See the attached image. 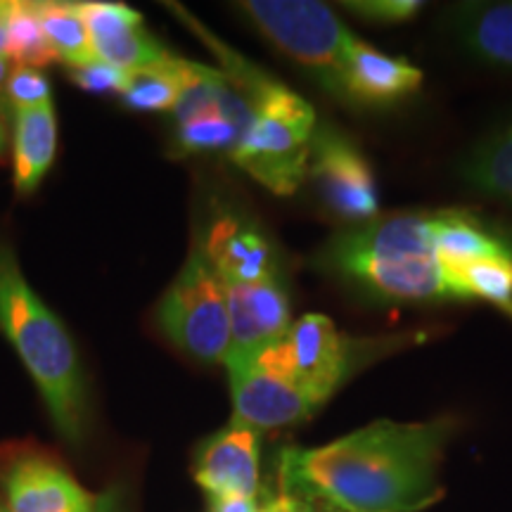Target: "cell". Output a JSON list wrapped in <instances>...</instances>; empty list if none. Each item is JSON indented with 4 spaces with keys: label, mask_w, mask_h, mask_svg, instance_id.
Here are the masks:
<instances>
[{
    "label": "cell",
    "mask_w": 512,
    "mask_h": 512,
    "mask_svg": "<svg viewBox=\"0 0 512 512\" xmlns=\"http://www.w3.org/2000/svg\"><path fill=\"white\" fill-rule=\"evenodd\" d=\"M451 420H380L318 448H285L280 494L339 512H418L444 496L439 463Z\"/></svg>",
    "instance_id": "cell-1"
},
{
    "label": "cell",
    "mask_w": 512,
    "mask_h": 512,
    "mask_svg": "<svg viewBox=\"0 0 512 512\" xmlns=\"http://www.w3.org/2000/svg\"><path fill=\"white\" fill-rule=\"evenodd\" d=\"M320 271L380 304H434L472 299L448 273L430 233V214L408 211L337 233L316 256Z\"/></svg>",
    "instance_id": "cell-2"
},
{
    "label": "cell",
    "mask_w": 512,
    "mask_h": 512,
    "mask_svg": "<svg viewBox=\"0 0 512 512\" xmlns=\"http://www.w3.org/2000/svg\"><path fill=\"white\" fill-rule=\"evenodd\" d=\"M185 22L195 27L204 43H209L221 60V72L228 76L254 107L252 124L238 147L230 152L233 164L275 195H292L309 174L311 138L318 121L313 107L302 95L261 72L252 62L223 46L195 19Z\"/></svg>",
    "instance_id": "cell-3"
},
{
    "label": "cell",
    "mask_w": 512,
    "mask_h": 512,
    "mask_svg": "<svg viewBox=\"0 0 512 512\" xmlns=\"http://www.w3.org/2000/svg\"><path fill=\"white\" fill-rule=\"evenodd\" d=\"M0 328L27 366L55 427L69 441L86 432V384L67 328L31 290L10 245L0 242Z\"/></svg>",
    "instance_id": "cell-4"
},
{
    "label": "cell",
    "mask_w": 512,
    "mask_h": 512,
    "mask_svg": "<svg viewBox=\"0 0 512 512\" xmlns=\"http://www.w3.org/2000/svg\"><path fill=\"white\" fill-rule=\"evenodd\" d=\"M408 342V337L354 339L339 332L330 318L309 313L294 320L287 335L266 349V354L323 408L351 375Z\"/></svg>",
    "instance_id": "cell-5"
},
{
    "label": "cell",
    "mask_w": 512,
    "mask_h": 512,
    "mask_svg": "<svg viewBox=\"0 0 512 512\" xmlns=\"http://www.w3.org/2000/svg\"><path fill=\"white\" fill-rule=\"evenodd\" d=\"M238 8L266 41L344 102L342 72L356 34L330 5L313 0H247Z\"/></svg>",
    "instance_id": "cell-6"
},
{
    "label": "cell",
    "mask_w": 512,
    "mask_h": 512,
    "mask_svg": "<svg viewBox=\"0 0 512 512\" xmlns=\"http://www.w3.org/2000/svg\"><path fill=\"white\" fill-rule=\"evenodd\" d=\"M159 328L178 349L202 363H223L230 347L226 283L197 240L181 273L157 306Z\"/></svg>",
    "instance_id": "cell-7"
},
{
    "label": "cell",
    "mask_w": 512,
    "mask_h": 512,
    "mask_svg": "<svg viewBox=\"0 0 512 512\" xmlns=\"http://www.w3.org/2000/svg\"><path fill=\"white\" fill-rule=\"evenodd\" d=\"M320 200L339 219L361 226L377 219L373 171L351 140L335 126L318 124L311 138L309 174Z\"/></svg>",
    "instance_id": "cell-8"
},
{
    "label": "cell",
    "mask_w": 512,
    "mask_h": 512,
    "mask_svg": "<svg viewBox=\"0 0 512 512\" xmlns=\"http://www.w3.org/2000/svg\"><path fill=\"white\" fill-rule=\"evenodd\" d=\"M228 368L233 422L254 432L278 430L311 418L318 406L266 351Z\"/></svg>",
    "instance_id": "cell-9"
},
{
    "label": "cell",
    "mask_w": 512,
    "mask_h": 512,
    "mask_svg": "<svg viewBox=\"0 0 512 512\" xmlns=\"http://www.w3.org/2000/svg\"><path fill=\"white\" fill-rule=\"evenodd\" d=\"M226 292L230 318L226 366L259 356L287 335L292 325L290 297L280 275L259 283H226Z\"/></svg>",
    "instance_id": "cell-10"
},
{
    "label": "cell",
    "mask_w": 512,
    "mask_h": 512,
    "mask_svg": "<svg viewBox=\"0 0 512 512\" xmlns=\"http://www.w3.org/2000/svg\"><path fill=\"white\" fill-rule=\"evenodd\" d=\"M95 57L124 72L157 67L171 57L162 43L145 29L143 17L121 3H79Z\"/></svg>",
    "instance_id": "cell-11"
},
{
    "label": "cell",
    "mask_w": 512,
    "mask_h": 512,
    "mask_svg": "<svg viewBox=\"0 0 512 512\" xmlns=\"http://www.w3.org/2000/svg\"><path fill=\"white\" fill-rule=\"evenodd\" d=\"M195 479L209 498H256L259 494V432L230 422L195 453Z\"/></svg>",
    "instance_id": "cell-12"
},
{
    "label": "cell",
    "mask_w": 512,
    "mask_h": 512,
    "mask_svg": "<svg viewBox=\"0 0 512 512\" xmlns=\"http://www.w3.org/2000/svg\"><path fill=\"white\" fill-rule=\"evenodd\" d=\"M422 83V72L403 57L384 55L354 36L342 72L347 105L392 107L411 98Z\"/></svg>",
    "instance_id": "cell-13"
},
{
    "label": "cell",
    "mask_w": 512,
    "mask_h": 512,
    "mask_svg": "<svg viewBox=\"0 0 512 512\" xmlns=\"http://www.w3.org/2000/svg\"><path fill=\"white\" fill-rule=\"evenodd\" d=\"M8 512H95L98 496L46 458H17L3 472Z\"/></svg>",
    "instance_id": "cell-14"
},
{
    "label": "cell",
    "mask_w": 512,
    "mask_h": 512,
    "mask_svg": "<svg viewBox=\"0 0 512 512\" xmlns=\"http://www.w3.org/2000/svg\"><path fill=\"white\" fill-rule=\"evenodd\" d=\"M200 242L223 283H259L278 275L271 242L238 216H223Z\"/></svg>",
    "instance_id": "cell-15"
},
{
    "label": "cell",
    "mask_w": 512,
    "mask_h": 512,
    "mask_svg": "<svg viewBox=\"0 0 512 512\" xmlns=\"http://www.w3.org/2000/svg\"><path fill=\"white\" fill-rule=\"evenodd\" d=\"M458 48L486 67L512 72V3H458L446 12Z\"/></svg>",
    "instance_id": "cell-16"
},
{
    "label": "cell",
    "mask_w": 512,
    "mask_h": 512,
    "mask_svg": "<svg viewBox=\"0 0 512 512\" xmlns=\"http://www.w3.org/2000/svg\"><path fill=\"white\" fill-rule=\"evenodd\" d=\"M430 233L437 247L439 259L444 261L448 273L460 278L467 264L482 259H510L512 240L496 233L482 219L470 211H437L430 214Z\"/></svg>",
    "instance_id": "cell-17"
},
{
    "label": "cell",
    "mask_w": 512,
    "mask_h": 512,
    "mask_svg": "<svg viewBox=\"0 0 512 512\" xmlns=\"http://www.w3.org/2000/svg\"><path fill=\"white\" fill-rule=\"evenodd\" d=\"M57 150L53 102L15 112V190L29 195L50 171Z\"/></svg>",
    "instance_id": "cell-18"
},
{
    "label": "cell",
    "mask_w": 512,
    "mask_h": 512,
    "mask_svg": "<svg viewBox=\"0 0 512 512\" xmlns=\"http://www.w3.org/2000/svg\"><path fill=\"white\" fill-rule=\"evenodd\" d=\"M458 171L472 190L512 207V119L479 138Z\"/></svg>",
    "instance_id": "cell-19"
},
{
    "label": "cell",
    "mask_w": 512,
    "mask_h": 512,
    "mask_svg": "<svg viewBox=\"0 0 512 512\" xmlns=\"http://www.w3.org/2000/svg\"><path fill=\"white\" fill-rule=\"evenodd\" d=\"M192 64L195 62L171 55L157 67L131 72L121 98L128 107L140 112H174L192 76Z\"/></svg>",
    "instance_id": "cell-20"
},
{
    "label": "cell",
    "mask_w": 512,
    "mask_h": 512,
    "mask_svg": "<svg viewBox=\"0 0 512 512\" xmlns=\"http://www.w3.org/2000/svg\"><path fill=\"white\" fill-rule=\"evenodd\" d=\"M34 8L57 60L67 62L74 69L98 60L79 3H34Z\"/></svg>",
    "instance_id": "cell-21"
},
{
    "label": "cell",
    "mask_w": 512,
    "mask_h": 512,
    "mask_svg": "<svg viewBox=\"0 0 512 512\" xmlns=\"http://www.w3.org/2000/svg\"><path fill=\"white\" fill-rule=\"evenodd\" d=\"M5 31H8V62H15V67L41 69L57 60L46 31L41 27V19L36 15L34 3L8 0Z\"/></svg>",
    "instance_id": "cell-22"
},
{
    "label": "cell",
    "mask_w": 512,
    "mask_h": 512,
    "mask_svg": "<svg viewBox=\"0 0 512 512\" xmlns=\"http://www.w3.org/2000/svg\"><path fill=\"white\" fill-rule=\"evenodd\" d=\"M470 297L486 299L512 318V261L510 259H482L467 264L460 271Z\"/></svg>",
    "instance_id": "cell-23"
},
{
    "label": "cell",
    "mask_w": 512,
    "mask_h": 512,
    "mask_svg": "<svg viewBox=\"0 0 512 512\" xmlns=\"http://www.w3.org/2000/svg\"><path fill=\"white\" fill-rule=\"evenodd\" d=\"M5 95H8V100L17 107V110L53 102L48 79L38 72V69L31 67L10 69L8 81H5Z\"/></svg>",
    "instance_id": "cell-24"
},
{
    "label": "cell",
    "mask_w": 512,
    "mask_h": 512,
    "mask_svg": "<svg viewBox=\"0 0 512 512\" xmlns=\"http://www.w3.org/2000/svg\"><path fill=\"white\" fill-rule=\"evenodd\" d=\"M342 8L375 24H401L418 15L422 3L418 0H349Z\"/></svg>",
    "instance_id": "cell-25"
},
{
    "label": "cell",
    "mask_w": 512,
    "mask_h": 512,
    "mask_svg": "<svg viewBox=\"0 0 512 512\" xmlns=\"http://www.w3.org/2000/svg\"><path fill=\"white\" fill-rule=\"evenodd\" d=\"M128 76L131 74L124 72V69L102 60H95L91 64H86V67L74 69L72 72L76 86L88 93H124Z\"/></svg>",
    "instance_id": "cell-26"
},
{
    "label": "cell",
    "mask_w": 512,
    "mask_h": 512,
    "mask_svg": "<svg viewBox=\"0 0 512 512\" xmlns=\"http://www.w3.org/2000/svg\"><path fill=\"white\" fill-rule=\"evenodd\" d=\"M261 512H339L330 505L320 503V501H309V498H299V496H290V494H280L275 501L266 503Z\"/></svg>",
    "instance_id": "cell-27"
},
{
    "label": "cell",
    "mask_w": 512,
    "mask_h": 512,
    "mask_svg": "<svg viewBox=\"0 0 512 512\" xmlns=\"http://www.w3.org/2000/svg\"><path fill=\"white\" fill-rule=\"evenodd\" d=\"M209 512H261L256 498H209Z\"/></svg>",
    "instance_id": "cell-28"
},
{
    "label": "cell",
    "mask_w": 512,
    "mask_h": 512,
    "mask_svg": "<svg viewBox=\"0 0 512 512\" xmlns=\"http://www.w3.org/2000/svg\"><path fill=\"white\" fill-rule=\"evenodd\" d=\"M95 512H124V496L119 489H107L105 494L98 496Z\"/></svg>",
    "instance_id": "cell-29"
},
{
    "label": "cell",
    "mask_w": 512,
    "mask_h": 512,
    "mask_svg": "<svg viewBox=\"0 0 512 512\" xmlns=\"http://www.w3.org/2000/svg\"><path fill=\"white\" fill-rule=\"evenodd\" d=\"M5 19H8V3L0 0V57H8V31H5Z\"/></svg>",
    "instance_id": "cell-30"
},
{
    "label": "cell",
    "mask_w": 512,
    "mask_h": 512,
    "mask_svg": "<svg viewBox=\"0 0 512 512\" xmlns=\"http://www.w3.org/2000/svg\"><path fill=\"white\" fill-rule=\"evenodd\" d=\"M10 62L8 57H0V95L5 93V81H8V74H10Z\"/></svg>",
    "instance_id": "cell-31"
},
{
    "label": "cell",
    "mask_w": 512,
    "mask_h": 512,
    "mask_svg": "<svg viewBox=\"0 0 512 512\" xmlns=\"http://www.w3.org/2000/svg\"><path fill=\"white\" fill-rule=\"evenodd\" d=\"M5 147V131H3V124H0V152H3Z\"/></svg>",
    "instance_id": "cell-32"
},
{
    "label": "cell",
    "mask_w": 512,
    "mask_h": 512,
    "mask_svg": "<svg viewBox=\"0 0 512 512\" xmlns=\"http://www.w3.org/2000/svg\"><path fill=\"white\" fill-rule=\"evenodd\" d=\"M0 512H8V510H3V508H0Z\"/></svg>",
    "instance_id": "cell-33"
}]
</instances>
